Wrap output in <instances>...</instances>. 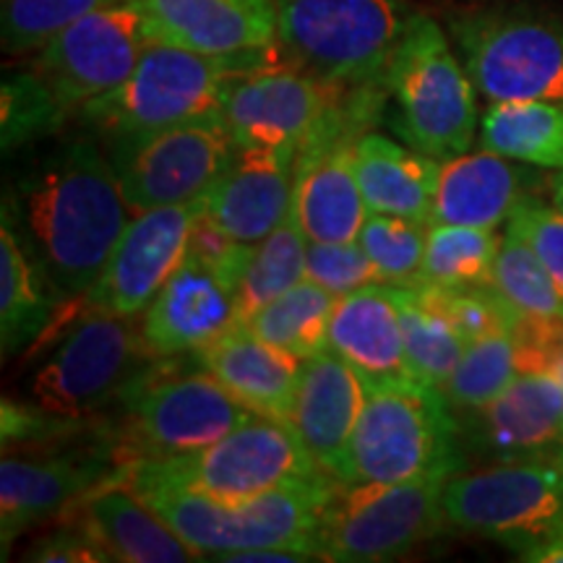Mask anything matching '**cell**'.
<instances>
[{
  "label": "cell",
  "mask_w": 563,
  "mask_h": 563,
  "mask_svg": "<svg viewBox=\"0 0 563 563\" xmlns=\"http://www.w3.org/2000/svg\"><path fill=\"white\" fill-rule=\"evenodd\" d=\"M3 203L58 306L100 279L133 217L108 152L91 139L66 141L42 157Z\"/></svg>",
  "instance_id": "obj_1"
},
{
  "label": "cell",
  "mask_w": 563,
  "mask_h": 563,
  "mask_svg": "<svg viewBox=\"0 0 563 563\" xmlns=\"http://www.w3.org/2000/svg\"><path fill=\"white\" fill-rule=\"evenodd\" d=\"M279 58V51L207 55L152 40L139 66L115 89L76 112L97 139L121 141L199 121L222 110L230 84L253 66Z\"/></svg>",
  "instance_id": "obj_2"
},
{
  "label": "cell",
  "mask_w": 563,
  "mask_h": 563,
  "mask_svg": "<svg viewBox=\"0 0 563 563\" xmlns=\"http://www.w3.org/2000/svg\"><path fill=\"white\" fill-rule=\"evenodd\" d=\"M129 485V483H125ZM334 477L269 490L249 501H214L173 485H129L201 555L217 561L253 548H295L319 559V522ZM321 561V559H319Z\"/></svg>",
  "instance_id": "obj_3"
},
{
  "label": "cell",
  "mask_w": 563,
  "mask_h": 563,
  "mask_svg": "<svg viewBox=\"0 0 563 563\" xmlns=\"http://www.w3.org/2000/svg\"><path fill=\"white\" fill-rule=\"evenodd\" d=\"M285 63L342 89L384 87L418 11L407 0H274Z\"/></svg>",
  "instance_id": "obj_4"
},
{
  "label": "cell",
  "mask_w": 563,
  "mask_h": 563,
  "mask_svg": "<svg viewBox=\"0 0 563 563\" xmlns=\"http://www.w3.org/2000/svg\"><path fill=\"white\" fill-rule=\"evenodd\" d=\"M386 121L415 152L452 159L477 136L475 84L446 34L431 16L415 13L386 70Z\"/></svg>",
  "instance_id": "obj_5"
},
{
  "label": "cell",
  "mask_w": 563,
  "mask_h": 563,
  "mask_svg": "<svg viewBox=\"0 0 563 563\" xmlns=\"http://www.w3.org/2000/svg\"><path fill=\"white\" fill-rule=\"evenodd\" d=\"M460 470V420L446 394L418 382L368 386L347 483H410Z\"/></svg>",
  "instance_id": "obj_6"
},
{
  "label": "cell",
  "mask_w": 563,
  "mask_h": 563,
  "mask_svg": "<svg viewBox=\"0 0 563 563\" xmlns=\"http://www.w3.org/2000/svg\"><path fill=\"white\" fill-rule=\"evenodd\" d=\"M456 55L488 102L563 104V11L485 5L449 19Z\"/></svg>",
  "instance_id": "obj_7"
},
{
  "label": "cell",
  "mask_w": 563,
  "mask_h": 563,
  "mask_svg": "<svg viewBox=\"0 0 563 563\" xmlns=\"http://www.w3.org/2000/svg\"><path fill=\"white\" fill-rule=\"evenodd\" d=\"M115 475L129 485H173L214 501H249L285 485L319 481L327 473L287 422L256 418L199 452L129 462Z\"/></svg>",
  "instance_id": "obj_8"
},
{
  "label": "cell",
  "mask_w": 563,
  "mask_h": 563,
  "mask_svg": "<svg viewBox=\"0 0 563 563\" xmlns=\"http://www.w3.org/2000/svg\"><path fill=\"white\" fill-rule=\"evenodd\" d=\"M154 355L133 319L79 313L24 386L26 402L55 418L87 420L125 397Z\"/></svg>",
  "instance_id": "obj_9"
},
{
  "label": "cell",
  "mask_w": 563,
  "mask_h": 563,
  "mask_svg": "<svg viewBox=\"0 0 563 563\" xmlns=\"http://www.w3.org/2000/svg\"><path fill=\"white\" fill-rule=\"evenodd\" d=\"M340 483L323 504L319 559L336 563H378L402 559L449 527L443 483Z\"/></svg>",
  "instance_id": "obj_10"
},
{
  "label": "cell",
  "mask_w": 563,
  "mask_h": 563,
  "mask_svg": "<svg viewBox=\"0 0 563 563\" xmlns=\"http://www.w3.org/2000/svg\"><path fill=\"white\" fill-rule=\"evenodd\" d=\"M454 530L493 540L517 555L563 532V473L555 460L496 462L443 483Z\"/></svg>",
  "instance_id": "obj_11"
},
{
  "label": "cell",
  "mask_w": 563,
  "mask_h": 563,
  "mask_svg": "<svg viewBox=\"0 0 563 563\" xmlns=\"http://www.w3.org/2000/svg\"><path fill=\"white\" fill-rule=\"evenodd\" d=\"M123 399L129 420L121 449H115V467L199 452L262 418L209 371L170 378H154L146 371Z\"/></svg>",
  "instance_id": "obj_12"
},
{
  "label": "cell",
  "mask_w": 563,
  "mask_h": 563,
  "mask_svg": "<svg viewBox=\"0 0 563 563\" xmlns=\"http://www.w3.org/2000/svg\"><path fill=\"white\" fill-rule=\"evenodd\" d=\"M104 152L125 201L139 214L203 199L230 165L235 144L217 112L150 136L108 141Z\"/></svg>",
  "instance_id": "obj_13"
},
{
  "label": "cell",
  "mask_w": 563,
  "mask_h": 563,
  "mask_svg": "<svg viewBox=\"0 0 563 563\" xmlns=\"http://www.w3.org/2000/svg\"><path fill=\"white\" fill-rule=\"evenodd\" d=\"M350 91L316 79L279 55L243 70L230 84L220 115L235 150L298 154Z\"/></svg>",
  "instance_id": "obj_14"
},
{
  "label": "cell",
  "mask_w": 563,
  "mask_h": 563,
  "mask_svg": "<svg viewBox=\"0 0 563 563\" xmlns=\"http://www.w3.org/2000/svg\"><path fill=\"white\" fill-rule=\"evenodd\" d=\"M154 37L131 3L104 5L74 21L34 53L32 70L66 115L115 89L139 66Z\"/></svg>",
  "instance_id": "obj_15"
},
{
  "label": "cell",
  "mask_w": 563,
  "mask_h": 563,
  "mask_svg": "<svg viewBox=\"0 0 563 563\" xmlns=\"http://www.w3.org/2000/svg\"><path fill=\"white\" fill-rule=\"evenodd\" d=\"M201 211L203 199L133 214L100 279L74 302V316L112 313L133 319L144 313L186 258L188 238Z\"/></svg>",
  "instance_id": "obj_16"
},
{
  "label": "cell",
  "mask_w": 563,
  "mask_h": 563,
  "mask_svg": "<svg viewBox=\"0 0 563 563\" xmlns=\"http://www.w3.org/2000/svg\"><path fill=\"white\" fill-rule=\"evenodd\" d=\"M456 420L464 452L488 464L563 456V386L551 371L522 373L493 402Z\"/></svg>",
  "instance_id": "obj_17"
},
{
  "label": "cell",
  "mask_w": 563,
  "mask_h": 563,
  "mask_svg": "<svg viewBox=\"0 0 563 563\" xmlns=\"http://www.w3.org/2000/svg\"><path fill=\"white\" fill-rule=\"evenodd\" d=\"M368 386L332 350L306 357L300 368L287 426L311 454V460L334 481L347 483L350 452L361 422Z\"/></svg>",
  "instance_id": "obj_18"
},
{
  "label": "cell",
  "mask_w": 563,
  "mask_h": 563,
  "mask_svg": "<svg viewBox=\"0 0 563 563\" xmlns=\"http://www.w3.org/2000/svg\"><path fill=\"white\" fill-rule=\"evenodd\" d=\"M152 37L207 55H249L277 47L274 0H125Z\"/></svg>",
  "instance_id": "obj_19"
},
{
  "label": "cell",
  "mask_w": 563,
  "mask_h": 563,
  "mask_svg": "<svg viewBox=\"0 0 563 563\" xmlns=\"http://www.w3.org/2000/svg\"><path fill=\"white\" fill-rule=\"evenodd\" d=\"M232 327H238L235 295L199 258L186 253L144 311L141 334L154 357H175L196 355Z\"/></svg>",
  "instance_id": "obj_20"
},
{
  "label": "cell",
  "mask_w": 563,
  "mask_h": 563,
  "mask_svg": "<svg viewBox=\"0 0 563 563\" xmlns=\"http://www.w3.org/2000/svg\"><path fill=\"white\" fill-rule=\"evenodd\" d=\"M295 159L290 152L235 150L203 196V214L235 241L256 245L290 220Z\"/></svg>",
  "instance_id": "obj_21"
},
{
  "label": "cell",
  "mask_w": 563,
  "mask_h": 563,
  "mask_svg": "<svg viewBox=\"0 0 563 563\" xmlns=\"http://www.w3.org/2000/svg\"><path fill=\"white\" fill-rule=\"evenodd\" d=\"M118 470V467H115ZM100 456H3L0 462V540L3 553L19 534L70 511L115 473Z\"/></svg>",
  "instance_id": "obj_22"
},
{
  "label": "cell",
  "mask_w": 563,
  "mask_h": 563,
  "mask_svg": "<svg viewBox=\"0 0 563 563\" xmlns=\"http://www.w3.org/2000/svg\"><path fill=\"white\" fill-rule=\"evenodd\" d=\"M327 350L361 373L365 386L412 382L394 287L368 285L336 298Z\"/></svg>",
  "instance_id": "obj_23"
},
{
  "label": "cell",
  "mask_w": 563,
  "mask_h": 563,
  "mask_svg": "<svg viewBox=\"0 0 563 563\" xmlns=\"http://www.w3.org/2000/svg\"><path fill=\"white\" fill-rule=\"evenodd\" d=\"M79 522L108 548L112 561L125 563H188L201 561L159 514L146 506L121 477L112 473L79 504Z\"/></svg>",
  "instance_id": "obj_24"
},
{
  "label": "cell",
  "mask_w": 563,
  "mask_h": 563,
  "mask_svg": "<svg viewBox=\"0 0 563 563\" xmlns=\"http://www.w3.org/2000/svg\"><path fill=\"white\" fill-rule=\"evenodd\" d=\"M196 357L203 371L253 412L279 422L290 418L302 368L300 357L274 347L249 327H232L209 347L196 352Z\"/></svg>",
  "instance_id": "obj_25"
},
{
  "label": "cell",
  "mask_w": 563,
  "mask_h": 563,
  "mask_svg": "<svg viewBox=\"0 0 563 563\" xmlns=\"http://www.w3.org/2000/svg\"><path fill=\"white\" fill-rule=\"evenodd\" d=\"M527 173L501 154L481 150L443 159L439 167L431 224L496 230L509 222L525 196Z\"/></svg>",
  "instance_id": "obj_26"
},
{
  "label": "cell",
  "mask_w": 563,
  "mask_h": 563,
  "mask_svg": "<svg viewBox=\"0 0 563 563\" xmlns=\"http://www.w3.org/2000/svg\"><path fill=\"white\" fill-rule=\"evenodd\" d=\"M441 162L365 131L355 141V173L368 211L412 220L431 228Z\"/></svg>",
  "instance_id": "obj_27"
},
{
  "label": "cell",
  "mask_w": 563,
  "mask_h": 563,
  "mask_svg": "<svg viewBox=\"0 0 563 563\" xmlns=\"http://www.w3.org/2000/svg\"><path fill=\"white\" fill-rule=\"evenodd\" d=\"M58 306L51 282L34 262L24 238L3 203L0 224V344L9 361L30 347L53 327V311Z\"/></svg>",
  "instance_id": "obj_28"
},
{
  "label": "cell",
  "mask_w": 563,
  "mask_h": 563,
  "mask_svg": "<svg viewBox=\"0 0 563 563\" xmlns=\"http://www.w3.org/2000/svg\"><path fill=\"white\" fill-rule=\"evenodd\" d=\"M481 150L506 159L563 170V104L540 100L490 102L481 118Z\"/></svg>",
  "instance_id": "obj_29"
},
{
  "label": "cell",
  "mask_w": 563,
  "mask_h": 563,
  "mask_svg": "<svg viewBox=\"0 0 563 563\" xmlns=\"http://www.w3.org/2000/svg\"><path fill=\"white\" fill-rule=\"evenodd\" d=\"M501 241L504 238H498L496 230L464 228V224H431L420 277L415 285L435 287V290L493 287Z\"/></svg>",
  "instance_id": "obj_30"
},
{
  "label": "cell",
  "mask_w": 563,
  "mask_h": 563,
  "mask_svg": "<svg viewBox=\"0 0 563 563\" xmlns=\"http://www.w3.org/2000/svg\"><path fill=\"white\" fill-rule=\"evenodd\" d=\"M336 295H332L311 279H302L285 295L266 302L262 311L251 316L243 327L258 334L274 347L306 357L327 350L329 321H332Z\"/></svg>",
  "instance_id": "obj_31"
},
{
  "label": "cell",
  "mask_w": 563,
  "mask_h": 563,
  "mask_svg": "<svg viewBox=\"0 0 563 563\" xmlns=\"http://www.w3.org/2000/svg\"><path fill=\"white\" fill-rule=\"evenodd\" d=\"M391 287L399 308V321H402L405 355L412 382L443 391L467 342L456 332L454 323L422 298L415 287Z\"/></svg>",
  "instance_id": "obj_32"
},
{
  "label": "cell",
  "mask_w": 563,
  "mask_h": 563,
  "mask_svg": "<svg viewBox=\"0 0 563 563\" xmlns=\"http://www.w3.org/2000/svg\"><path fill=\"white\" fill-rule=\"evenodd\" d=\"M308 238L295 228L292 220L279 224L272 235L251 249L249 262L235 287L238 327H243L266 302L285 295L306 279Z\"/></svg>",
  "instance_id": "obj_33"
},
{
  "label": "cell",
  "mask_w": 563,
  "mask_h": 563,
  "mask_svg": "<svg viewBox=\"0 0 563 563\" xmlns=\"http://www.w3.org/2000/svg\"><path fill=\"white\" fill-rule=\"evenodd\" d=\"M519 376H522V361H519L517 340L511 334H493L467 342L452 378L443 386V394L456 415L473 412L493 402Z\"/></svg>",
  "instance_id": "obj_34"
},
{
  "label": "cell",
  "mask_w": 563,
  "mask_h": 563,
  "mask_svg": "<svg viewBox=\"0 0 563 563\" xmlns=\"http://www.w3.org/2000/svg\"><path fill=\"white\" fill-rule=\"evenodd\" d=\"M493 287L522 316L563 321V295L555 287L551 272L540 262L532 245L514 230H506L501 241Z\"/></svg>",
  "instance_id": "obj_35"
},
{
  "label": "cell",
  "mask_w": 563,
  "mask_h": 563,
  "mask_svg": "<svg viewBox=\"0 0 563 563\" xmlns=\"http://www.w3.org/2000/svg\"><path fill=\"white\" fill-rule=\"evenodd\" d=\"M426 224L371 211L365 217L357 243L371 256L373 266L382 274L384 285L412 287L420 277L422 256H426Z\"/></svg>",
  "instance_id": "obj_36"
},
{
  "label": "cell",
  "mask_w": 563,
  "mask_h": 563,
  "mask_svg": "<svg viewBox=\"0 0 563 563\" xmlns=\"http://www.w3.org/2000/svg\"><path fill=\"white\" fill-rule=\"evenodd\" d=\"M115 3L125 0H3V51L37 53L74 21Z\"/></svg>",
  "instance_id": "obj_37"
},
{
  "label": "cell",
  "mask_w": 563,
  "mask_h": 563,
  "mask_svg": "<svg viewBox=\"0 0 563 563\" xmlns=\"http://www.w3.org/2000/svg\"><path fill=\"white\" fill-rule=\"evenodd\" d=\"M66 112L34 70H13L3 79V150H16L30 139L58 131Z\"/></svg>",
  "instance_id": "obj_38"
},
{
  "label": "cell",
  "mask_w": 563,
  "mask_h": 563,
  "mask_svg": "<svg viewBox=\"0 0 563 563\" xmlns=\"http://www.w3.org/2000/svg\"><path fill=\"white\" fill-rule=\"evenodd\" d=\"M422 298L454 323L464 342L485 340L493 334H511L519 311L501 298L496 287H473V290H435V287L412 285Z\"/></svg>",
  "instance_id": "obj_39"
},
{
  "label": "cell",
  "mask_w": 563,
  "mask_h": 563,
  "mask_svg": "<svg viewBox=\"0 0 563 563\" xmlns=\"http://www.w3.org/2000/svg\"><path fill=\"white\" fill-rule=\"evenodd\" d=\"M306 279L329 290L336 298L361 287L384 285L382 274L373 266L371 256L357 241L350 243H313L308 241Z\"/></svg>",
  "instance_id": "obj_40"
},
{
  "label": "cell",
  "mask_w": 563,
  "mask_h": 563,
  "mask_svg": "<svg viewBox=\"0 0 563 563\" xmlns=\"http://www.w3.org/2000/svg\"><path fill=\"white\" fill-rule=\"evenodd\" d=\"M506 230H514L532 245L563 295V211L527 199L514 211Z\"/></svg>",
  "instance_id": "obj_41"
},
{
  "label": "cell",
  "mask_w": 563,
  "mask_h": 563,
  "mask_svg": "<svg viewBox=\"0 0 563 563\" xmlns=\"http://www.w3.org/2000/svg\"><path fill=\"white\" fill-rule=\"evenodd\" d=\"M253 245L235 241V238L228 235L220 224H214L207 214L196 217L191 238H188V253L194 258L207 266L220 277L224 285L230 287V292L235 295L238 282H241V274L245 269V262H249Z\"/></svg>",
  "instance_id": "obj_42"
},
{
  "label": "cell",
  "mask_w": 563,
  "mask_h": 563,
  "mask_svg": "<svg viewBox=\"0 0 563 563\" xmlns=\"http://www.w3.org/2000/svg\"><path fill=\"white\" fill-rule=\"evenodd\" d=\"M24 561L104 563V561H112V555L108 553V548H104L100 540H97L95 534L79 522V525L58 527L55 532L42 534L37 543L24 553Z\"/></svg>",
  "instance_id": "obj_43"
},
{
  "label": "cell",
  "mask_w": 563,
  "mask_h": 563,
  "mask_svg": "<svg viewBox=\"0 0 563 563\" xmlns=\"http://www.w3.org/2000/svg\"><path fill=\"white\" fill-rule=\"evenodd\" d=\"M217 561L230 563H300V561H319L316 555L306 551H295V548H253V551L228 553Z\"/></svg>",
  "instance_id": "obj_44"
},
{
  "label": "cell",
  "mask_w": 563,
  "mask_h": 563,
  "mask_svg": "<svg viewBox=\"0 0 563 563\" xmlns=\"http://www.w3.org/2000/svg\"><path fill=\"white\" fill-rule=\"evenodd\" d=\"M519 561H530V563H563V532L548 538L545 543L530 548V551L517 555Z\"/></svg>",
  "instance_id": "obj_45"
},
{
  "label": "cell",
  "mask_w": 563,
  "mask_h": 563,
  "mask_svg": "<svg viewBox=\"0 0 563 563\" xmlns=\"http://www.w3.org/2000/svg\"><path fill=\"white\" fill-rule=\"evenodd\" d=\"M551 199H553V207L563 211V170H559V175L551 180Z\"/></svg>",
  "instance_id": "obj_46"
},
{
  "label": "cell",
  "mask_w": 563,
  "mask_h": 563,
  "mask_svg": "<svg viewBox=\"0 0 563 563\" xmlns=\"http://www.w3.org/2000/svg\"><path fill=\"white\" fill-rule=\"evenodd\" d=\"M456 3H488V0H456Z\"/></svg>",
  "instance_id": "obj_47"
},
{
  "label": "cell",
  "mask_w": 563,
  "mask_h": 563,
  "mask_svg": "<svg viewBox=\"0 0 563 563\" xmlns=\"http://www.w3.org/2000/svg\"><path fill=\"white\" fill-rule=\"evenodd\" d=\"M559 464H561V473H563V456H561V460H559Z\"/></svg>",
  "instance_id": "obj_48"
}]
</instances>
